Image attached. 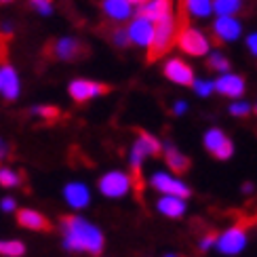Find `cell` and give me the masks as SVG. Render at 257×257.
I'll return each mask as SVG.
<instances>
[{
    "mask_svg": "<svg viewBox=\"0 0 257 257\" xmlns=\"http://www.w3.org/2000/svg\"><path fill=\"white\" fill-rule=\"evenodd\" d=\"M63 230V244L68 251L74 253H89V255H99L103 251V234L97 226L84 217H66L61 221Z\"/></svg>",
    "mask_w": 257,
    "mask_h": 257,
    "instance_id": "6da1fadb",
    "label": "cell"
},
{
    "mask_svg": "<svg viewBox=\"0 0 257 257\" xmlns=\"http://www.w3.org/2000/svg\"><path fill=\"white\" fill-rule=\"evenodd\" d=\"M181 28H184V26H181V19L175 17V13H169L160 21H156L154 42H152V47H150V61L163 57L165 53L175 45Z\"/></svg>",
    "mask_w": 257,
    "mask_h": 257,
    "instance_id": "7a4b0ae2",
    "label": "cell"
},
{
    "mask_svg": "<svg viewBox=\"0 0 257 257\" xmlns=\"http://www.w3.org/2000/svg\"><path fill=\"white\" fill-rule=\"evenodd\" d=\"M160 152H163V148H160V142L156 137L148 135V133H139V137L135 139V144L131 148V152H128V163H131V169L135 171V173H139L144 160L148 156H156Z\"/></svg>",
    "mask_w": 257,
    "mask_h": 257,
    "instance_id": "3957f363",
    "label": "cell"
},
{
    "mask_svg": "<svg viewBox=\"0 0 257 257\" xmlns=\"http://www.w3.org/2000/svg\"><path fill=\"white\" fill-rule=\"evenodd\" d=\"M177 45H179L181 51L188 53V55H192V57H202V55H207L209 49H211L209 38L202 34L200 30L188 28V26H184V28L179 30Z\"/></svg>",
    "mask_w": 257,
    "mask_h": 257,
    "instance_id": "277c9868",
    "label": "cell"
},
{
    "mask_svg": "<svg viewBox=\"0 0 257 257\" xmlns=\"http://www.w3.org/2000/svg\"><path fill=\"white\" fill-rule=\"evenodd\" d=\"M99 192L105 198H122L131 192V175L122 173V171H110L99 179Z\"/></svg>",
    "mask_w": 257,
    "mask_h": 257,
    "instance_id": "5b68a950",
    "label": "cell"
},
{
    "mask_svg": "<svg viewBox=\"0 0 257 257\" xmlns=\"http://www.w3.org/2000/svg\"><path fill=\"white\" fill-rule=\"evenodd\" d=\"M247 247V223H236L226 230L217 240V249L223 255H236Z\"/></svg>",
    "mask_w": 257,
    "mask_h": 257,
    "instance_id": "8992f818",
    "label": "cell"
},
{
    "mask_svg": "<svg viewBox=\"0 0 257 257\" xmlns=\"http://www.w3.org/2000/svg\"><path fill=\"white\" fill-rule=\"evenodd\" d=\"M150 184H152V188L156 192H160L163 196H179V198H188L190 196V188L184 184V181L165 173V171L154 173L152 179H150Z\"/></svg>",
    "mask_w": 257,
    "mask_h": 257,
    "instance_id": "52a82bcc",
    "label": "cell"
},
{
    "mask_svg": "<svg viewBox=\"0 0 257 257\" xmlns=\"http://www.w3.org/2000/svg\"><path fill=\"white\" fill-rule=\"evenodd\" d=\"M128 38L131 42H135L137 47H144V49H150L154 42V34H156V24L154 21H150L146 17H135L131 21V26H128Z\"/></svg>",
    "mask_w": 257,
    "mask_h": 257,
    "instance_id": "ba28073f",
    "label": "cell"
},
{
    "mask_svg": "<svg viewBox=\"0 0 257 257\" xmlns=\"http://www.w3.org/2000/svg\"><path fill=\"white\" fill-rule=\"evenodd\" d=\"M205 148L219 160H228L234 152L232 142L226 137V133H223L221 128H209L205 133Z\"/></svg>",
    "mask_w": 257,
    "mask_h": 257,
    "instance_id": "9c48e42d",
    "label": "cell"
},
{
    "mask_svg": "<svg viewBox=\"0 0 257 257\" xmlns=\"http://www.w3.org/2000/svg\"><path fill=\"white\" fill-rule=\"evenodd\" d=\"M165 76L175 82V84H181V87H190V84H194V70H192L184 59H169L165 63Z\"/></svg>",
    "mask_w": 257,
    "mask_h": 257,
    "instance_id": "30bf717a",
    "label": "cell"
},
{
    "mask_svg": "<svg viewBox=\"0 0 257 257\" xmlns=\"http://www.w3.org/2000/svg\"><path fill=\"white\" fill-rule=\"evenodd\" d=\"M70 97L74 99V101H78V103H84V101H89V99H93V97H97V95H103L105 89L103 84H99V82H93V80H82V78H78V80H72L70 82Z\"/></svg>",
    "mask_w": 257,
    "mask_h": 257,
    "instance_id": "8fae6325",
    "label": "cell"
},
{
    "mask_svg": "<svg viewBox=\"0 0 257 257\" xmlns=\"http://www.w3.org/2000/svg\"><path fill=\"white\" fill-rule=\"evenodd\" d=\"M242 26L238 19L234 17H217L213 24V34H215L217 42H232L240 36Z\"/></svg>",
    "mask_w": 257,
    "mask_h": 257,
    "instance_id": "7c38bea8",
    "label": "cell"
},
{
    "mask_svg": "<svg viewBox=\"0 0 257 257\" xmlns=\"http://www.w3.org/2000/svg\"><path fill=\"white\" fill-rule=\"evenodd\" d=\"M63 198L72 209H84L91 202V192L89 188L80 184V181H70V184L63 188Z\"/></svg>",
    "mask_w": 257,
    "mask_h": 257,
    "instance_id": "4fadbf2b",
    "label": "cell"
},
{
    "mask_svg": "<svg viewBox=\"0 0 257 257\" xmlns=\"http://www.w3.org/2000/svg\"><path fill=\"white\" fill-rule=\"evenodd\" d=\"M215 91L226 95V97H240L244 93V80L236 74H221V76L215 80Z\"/></svg>",
    "mask_w": 257,
    "mask_h": 257,
    "instance_id": "5bb4252c",
    "label": "cell"
},
{
    "mask_svg": "<svg viewBox=\"0 0 257 257\" xmlns=\"http://www.w3.org/2000/svg\"><path fill=\"white\" fill-rule=\"evenodd\" d=\"M0 93L9 101L17 99L19 95V78H17V72L11 66H0Z\"/></svg>",
    "mask_w": 257,
    "mask_h": 257,
    "instance_id": "9a60e30c",
    "label": "cell"
},
{
    "mask_svg": "<svg viewBox=\"0 0 257 257\" xmlns=\"http://www.w3.org/2000/svg\"><path fill=\"white\" fill-rule=\"evenodd\" d=\"M158 211L163 213L165 217L171 219H177L186 213V198H179V196H160L156 202Z\"/></svg>",
    "mask_w": 257,
    "mask_h": 257,
    "instance_id": "2e32d148",
    "label": "cell"
},
{
    "mask_svg": "<svg viewBox=\"0 0 257 257\" xmlns=\"http://www.w3.org/2000/svg\"><path fill=\"white\" fill-rule=\"evenodd\" d=\"M103 11L108 17H112L116 21H124L131 17L133 5L128 3V0H103Z\"/></svg>",
    "mask_w": 257,
    "mask_h": 257,
    "instance_id": "e0dca14e",
    "label": "cell"
},
{
    "mask_svg": "<svg viewBox=\"0 0 257 257\" xmlns=\"http://www.w3.org/2000/svg\"><path fill=\"white\" fill-rule=\"evenodd\" d=\"M82 51L80 42L76 38H59L55 45H53V53L59 59H74Z\"/></svg>",
    "mask_w": 257,
    "mask_h": 257,
    "instance_id": "ac0fdd59",
    "label": "cell"
},
{
    "mask_svg": "<svg viewBox=\"0 0 257 257\" xmlns=\"http://www.w3.org/2000/svg\"><path fill=\"white\" fill-rule=\"evenodd\" d=\"M17 221L28 230H47V219L34 209H21L17 213Z\"/></svg>",
    "mask_w": 257,
    "mask_h": 257,
    "instance_id": "d6986e66",
    "label": "cell"
},
{
    "mask_svg": "<svg viewBox=\"0 0 257 257\" xmlns=\"http://www.w3.org/2000/svg\"><path fill=\"white\" fill-rule=\"evenodd\" d=\"M181 9H184V13H188L190 17L205 19L213 11V0H181Z\"/></svg>",
    "mask_w": 257,
    "mask_h": 257,
    "instance_id": "ffe728a7",
    "label": "cell"
},
{
    "mask_svg": "<svg viewBox=\"0 0 257 257\" xmlns=\"http://www.w3.org/2000/svg\"><path fill=\"white\" fill-rule=\"evenodd\" d=\"M165 160H167V165H169V169L173 171V173H186L188 167H190V160L173 146L165 148Z\"/></svg>",
    "mask_w": 257,
    "mask_h": 257,
    "instance_id": "44dd1931",
    "label": "cell"
},
{
    "mask_svg": "<svg viewBox=\"0 0 257 257\" xmlns=\"http://www.w3.org/2000/svg\"><path fill=\"white\" fill-rule=\"evenodd\" d=\"M242 9V0H213V11L217 17H232Z\"/></svg>",
    "mask_w": 257,
    "mask_h": 257,
    "instance_id": "7402d4cb",
    "label": "cell"
},
{
    "mask_svg": "<svg viewBox=\"0 0 257 257\" xmlns=\"http://www.w3.org/2000/svg\"><path fill=\"white\" fill-rule=\"evenodd\" d=\"M26 253V247L21 240H0V255L5 257H21Z\"/></svg>",
    "mask_w": 257,
    "mask_h": 257,
    "instance_id": "603a6c76",
    "label": "cell"
},
{
    "mask_svg": "<svg viewBox=\"0 0 257 257\" xmlns=\"http://www.w3.org/2000/svg\"><path fill=\"white\" fill-rule=\"evenodd\" d=\"M209 68L215 70V72H221V74H228L230 61H228V57H223L221 53H211V57H209Z\"/></svg>",
    "mask_w": 257,
    "mask_h": 257,
    "instance_id": "cb8c5ba5",
    "label": "cell"
},
{
    "mask_svg": "<svg viewBox=\"0 0 257 257\" xmlns=\"http://www.w3.org/2000/svg\"><path fill=\"white\" fill-rule=\"evenodd\" d=\"M21 184L19 173H15L13 169H0V186L5 188H15Z\"/></svg>",
    "mask_w": 257,
    "mask_h": 257,
    "instance_id": "d4e9b609",
    "label": "cell"
},
{
    "mask_svg": "<svg viewBox=\"0 0 257 257\" xmlns=\"http://www.w3.org/2000/svg\"><path fill=\"white\" fill-rule=\"evenodd\" d=\"M194 91L200 95V97H207V95L213 93V89H215V82H211V80H194Z\"/></svg>",
    "mask_w": 257,
    "mask_h": 257,
    "instance_id": "484cf974",
    "label": "cell"
},
{
    "mask_svg": "<svg viewBox=\"0 0 257 257\" xmlns=\"http://www.w3.org/2000/svg\"><path fill=\"white\" fill-rule=\"evenodd\" d=\"M32 114L40 116V118H45V120H51L57 116V110L53 108V105H36V108H32Z\"/></svg>",
    "mask_w": 257,
    "mask_h": 257,
    "instance_id": "4316f807",
    "label": "cell"
},
{
    "mask_svg": "<svg viewBox=\"0 0 257 257\" xmlns=\"http://www.w3.org/2000/svg\"><path fill=\"white\" fill-rule=\"evenodd\" d=\"M249 112H251V105H249V103H244V101H236V103H232V105H230V114H232V116H238V118L247 116Z\"/></svg>",
    "mask_w": 257,
    "mask_h": 257,
    "instance_id": "83f0119b",
    "label": "cell"
},
{
    "mask_svg": "<svg viewBox=\"0 0 257 257\" xmlns=\"http://www.w3.org/2000/svg\"><path fill=\"white\" fill-rule=\"evenodd\" d=\"M217 240H219L217 234H215V232H209V234H205V236L200 238V244H198V247H200V251H207V249L213 247V244H217Z\"/></svg>",
    "mask_w": 257,
    "mask_h": 257,
    "instance_id": "f1b7e54d",
    "label": "cell"
},
{
    "mask_svg": "<svg viewBox=\"0 0 257 257\" xmlns=\"http://www.w3.org/2000/svg\"><path fill=\"white\" fill-rule=\"evenodd\" d=\"M112 40H114V45H118V47H126L128 42H131L126 30H116L114 34H112Z\"/></svg>",
    "mask_w": 257,
    "mask_h": 257,
    "instance_id": "f546056e",
    "label": "cell"
},
{
    "mask_svg": "<svg viewBox=\"0 0 257 257\" xmlns=\"http://www.w3.org/2000/svg\"><path fill=\"white\" fill-rule=\"evenodd\" d=\"M32 5L36 7V11H38L40 15H51V13H53L51 0H32Z\"/></svg>",
    "mask_w": 257,
    "mask_h": 257,
    "instance_id": "4dcf8cb0",
    "label": "cell"
},
{
    "mask_svg": "<svg viewBox=\"0 0 257 257\" xmlns=\"http://www.w3.org/2000/svg\"><path fill=\"white\" fill-rule=\"evenodd\" d=\"M247 47H249V51L253 53V55L257 57V32H253V34L247 36Z\"/></svg>",
    "mask_w": 257,
    "mask_h": 257,
    "instance_id": "1f68e13d",
    "label": "cell"
},
{
    "mask_svg": "<svg viewBox=\"0 0 257 257\" xmlns=\"http://www.w3.org/2000/svg\"><path fill=\"white\" fill-rule=\"evenodd\" d=\"M0 207H3L5 211H13V209H15V200H13V198H3Z\"/></svg>",
    "mask_w": 257,
    "mask_h": 257,
    "instance_id": "d6a6232c",
    "label": "cell"
},
{
    "mask_svg": "<svg viewBox=\"0 0 257 257\" xmlns=\"http://www.w3.org/2000/svg\"><path fill=\"white\" fill-rule=\"evenodd\" d=\"M186 110H188V103H186V101H177V103L173 105V112H175L177 116H179V114H184Z\"/></svg>",
    "mask_w": 257,
    "mask_h": 257,
    "instance_id": "836d02e7",
    "label": "cell"
},
{
    "mask_svg": "<svg viewBox=\"0 0 257 257\" xmlns=\"http://www.w3.org/2000/svg\"><path fill=\"white\" fill-rule=\"evenodd\" d=\"M7 152H9V148H7V144L3 142V139H0V160L7 156Z\"/></svg>",
    "mask_w": 257,
    "mask_h": 257,
    "instance_id": "e575fe53",
    "label": "cell"
},
{
    "mask_svg": "<svg viewBox=\"0 0 257 257\" xmlns=\"http://www.w3.org/2000/svg\"><path fill=\"white\" fill-rule=\"evenodd\" d=\"M131 5H135V7H142V5H146V3H150V0H128Z\"/></svg>",
    "mask_w": 257,
    "mask_h": 257,
    "instance_id": "d590c367",
    "label": "cell"
},
{
    "mask_svg": "<svg viewBox=\"0 0 257 257\" xmlns=\"http://www.w3.org/2000/svg\"><path fill=\"white\" fill-rule=\"evenodd\" d=\"M11 30H13V28H11L9 24H5V26H3V32H5V34H11Z\"/></svg>",
    "mask_w": 257,
    "mask_h": 257,
    "instance_id": "8d00e7d4",
    "label": "cell"
},
{
    "mask_svg": "<svg viewBox=\"0 0 257 257\" xmlns=\"http://www.w3.org/2000/svg\"><path fill=\"white\" fill-rule=\"evenodd\" d=\"M251 190H253L251 184H244V186H242V192H251Z\"/></svg>",
    "mask_w": 257,
    "mask_h": 257,
    "instance_id": "74e56055",
    "label": "cell"
},
{
    "mask_svg": "<svg viewBox=\"0 0 257 257\" xmlns=\"http://www.w3.org/2000/svg\"><path fill=\"white\" fill-rule=\"evenodd\" d=\"M0 3H9V0H0Z\"/></svg>",
    "mask_w": 257,
    "mask_h": 257,
    "instance_id": "f35d334b",
    "label": "cell"
},
{
    "mask_svg": "<svg viewBox=\"0 0 257 257\" xmlns=\"http://www.w3.org/2000/svg\"><path fill=\"white\" fill-rule=\"evenodd\" d=\"M165 257H175V255H165Z\"/></svg>",
    "mask_w": 257,
    "mask_h": 257,
    "instance_id": "ab89813d",
    "label": "cell"
},
{
    "mask_svg": "<svg viewBox=\"0 0 257 257\" xmlns=\"http://www.w3.org/2000/svg\"><path fill=\"white\" fill-rule=\"evenodd\" d=\"M255 112H257V108H255Z\"/></svg>",
    "mask_w": 257,
    "mask_h": 257,
    "instance_id": "60d3db41",
    "label": "cell"
}]
</instances>
